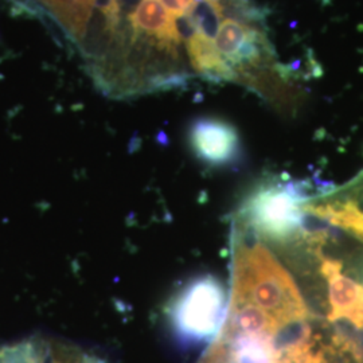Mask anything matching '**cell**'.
Masks as SVG:
<instances>
[{"instance_id":"7c38bea8","label":"cell","mask_w":363,"mask_h":363,"mask_svg":"<svg viewBox=\"0 0 363 363\" xmlns=\"http://www.w3.org/2000/svg\"><path fill=\"white\" fill-rule=\"evenodd\" d=\"M276 363H277V361H276Z\"/></svg>"},{"instance_id":"8992f818","label":"cell","mask_w":363,"mask_h":363,"mask_svg":"<svg viewBox=\"0 0 363 363\" xmlns=\"http://www.w3.org/2000/svg\"><path fill=\"white\" fill-rule=\"evenodd\" d=\"M322 273L328 286L330 312L327 320H346L357 330H363V286L342 273V264L322 257Z\"/></svg>"},{"instance_id":"3957f363","label":"cell","mask_w":363,"mask_h":363,"mask_svg":"<svg viewBox=\"0 0 363 363\" xmlns=\"http://www.w3.org/2000/svg\"><path fill=\"white\" fill-rule=\"evenodd\" d=\"M229 304L225 286L213 274L196 276L171 298L169 323L184 345H208L223 325Z\"/></svg>"},{"instance_id":"9c48e42d","label":"cell","mask_w":363,"mask_h":363,"mask_svg":"<svg viewBox=\"0 0 363 363\" xmlns=\"http://www.w3.org/2000/svg\"><path fill=\"white\" fill-rule=\"evenodd\" d=\"M72 37L77 40L85 37L93 7L97 0H39Z\"/></svg>"},{"instance_id":"8fae6325","label":"cell","mask_w":363,"mask_h":363,"mask_svg":"<svg viewBox=\"0 0 363 363\" xmlns=\"http://www.w3.org/2000/svg\"><path fill=\"white\" fill-rule=\"evenodd\" d=\"M175 19L190 16L206 0H159Z\"/></svg>"},{"instance_id":"ba28073f","label":"cell","mask_w":363,"mask_h":363,"mask_svg":"<svg viewBox=\"0 0 363 363\" xmlns=\"http://www.w3.org/2000/svg\"><path fill=\"white\" fill-rule=\"evenodd\" d=\"M190 25L193 30L187 38L186 48L195 72L214 82L237 79L233 69L225 61L214 39L208 35L205 27L191 22Z\"/></svg>"},{"instance_id":"6da1fadb","label":"cell","mask_w":363,"mask_h":363,"mask_svg":"<svg viewBox=\"0 0 363 363\" xmlns=\"http://www.w3.org/2000/svg\"><path fill=\"white\" fill-rule=\"evenodd\" d=\"M229 296L259 306L283 328L306 325L311 316L294 279L272 252L259 240L247 242L235 230Z\"/></svg>"},{"instance_id":"5b68a950","label":"cell","mask_w":363,"mask_h":363,"mask_svg":"<svg viewBox=\"0 0 363 363\" xmlns=\"http://www.w3.org/2000/svg\"><path fill=\"white\" fill-rule=\"evenodd\" d=\"M0 363H105L104 359L62 340L31 337L0 347Z\"/></svg>"},{"instance_id":"277c9868","label":"cell","mask_w":363,"mask_h":363,"mask_svg":"<svg viewBox=\"0 0 363 363\" xmlns=\"http://www.w3.org/2000/svg\"><path fill=\"white\" fill-rule=\"evenodd\" d=\"M189 143L194 155L211 167L232 166L242 154L237 130L230 123L216 117L195 120L189 130Z\"/></svg>"},{"instance_id":"52a82bcc","label":"cell","mask_w":363,"mask_h":363,"mask_svg":"<svg viewBox=\"0 0 363 363\" xmlns=\"http://www.w3.org/2000/svg\"><path fill=\"white\" fill-rule=\"evenodd\" d=\"M130 23L136 38H148L172 57L181 43V31L177 19L159 0H140L130 13Z\"/></svg>"},{"instance_id":"30bf717a","label":"cell","mask_w":363,"mask_h":363,"mask_svg":"<svg viewBox=\"0 0 363 363\" xmlns=\"http://www.w3.org/2000/svg\"><path fill=\"white\" fill-rule=\"evenodd\" d=\"M306 211L363 240V211L354 201L307 203Z\"/></svg>"},{"instance_id":"7a4b0ae2","label":"cell","mask_w":363,"mask_h":363,"mask_svg":"<svg viewBox=\"0 0 363 363\" xmlns=\"http://www.w3.org/2000/svg\"><path fill=\"white\" fill-rule=\"evenodd\" d=\"M307 191L300 182H265L244 198L234 228L255 238L286 244L304 232Z\"/></svg>"}]
</instances>
